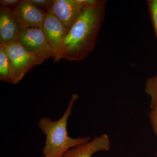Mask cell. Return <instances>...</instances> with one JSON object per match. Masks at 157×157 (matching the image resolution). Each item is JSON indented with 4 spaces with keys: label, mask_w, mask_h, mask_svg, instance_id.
I'll return each mask as SVG.
<instances>
[{
    "label": "cell",
    "mask_w": 157,
    "mask_h": 157,
    "mask_svg": "<svg viewBox=\"0 0 157 157\" xmlns=\"http://www.w3.org/2000/svg\"><path fill=\"white\" fill-rule=\"evenodd\" d=\"M79 98L77 94H73L64 113L58 120L52 121L46 117L39 121V129L46 137L45 147L42 150V157H63L70 149L91 140L89 137L73 138L68 135V119L72 113L74 103Z\"/></svg>",
    "instance_id": "obj_2"
},
{
    "label": "cell",
    "mask_w": 157,
    "mask_h": 157,
    "mask_svg": "<svg viewBox=\"0 0 157 157\" xmlns=\"http://www.w3.org/2000/svg\"><path fill=\"white\" fill-rule=\"evenodd\" d=\"M16 41L36 55L42 63L49 58L55 59V53L45 39L42 29L22 28Z\"/></svg>",
    "instance_id": "obj_4"
},
{
    "label": "cell",
    "mask_w": 157,
    "mask_h": 157,
    "mask_svg": "<svg viewBox=\"0 0 157 157\" xmlns=\"http://www.w3.org/2000/svg\"><path fill=\"white\" fill-rule=\"evenodd\" d=\"M20 1L21 0H1V7L13 10L18 6Z\"/></svg>",
    "instance_id": "obj_15"
},
{
    "label": "cell",
    "mask_w": 157,
    "mask_h": 157,
    "mask_svg": "<svg viewBox=\"0 0 157 157\" xmlns=\"http://www.w3.org/2000/svg\"><path fill=\"white\" fill-rule=\"evenodd\" d=\"M150 121L157 137V106L152 108L149 114Z\"/></svg>",
    "instance_id": "obj_14"
},
{
    "label": "cell",
    "mask_w": 157,
    "mask_h": 157,
    "mask_svg": "<svg viewBox=\"0 0 157 157\" xmlns=\"http://www.w3.org/2000/svg\"><path fill=\"white\" fill-rule=\"evenodd\" d=\"M21 28L42 29V25L48 12L37 8L29 0H21L18 6L13 9Z\"/></svg>",
    "instance_id": "obj_7"
},
{
    "label": "cell",
    "mask_w": 157,
    "mask_h": 157,
    "mask_svg": "<svg viewBox=\"0 0 157 157\" xmlns=\"http://www.w3.org/2000/svg\"><path fill=\"white\" fill-rule=\"evenodd\" d=\"M93 0H53L51 11L65 26L70 29L86 7Z\"/></svg>",
    "instance_id": "obj_6"
},
{
    "label": "cell",
    "mask_w": 157,
    "mask_h": 157,
    "mask_svg": "<svg viewBox=\"0 0 157 157\" xmlns=\"http://www.w3.org/2000/svg\"><path fill=\"white\" fill-rule=\"evenodd\" d=\"M106 3V1L93 0L86 7L64 40L62 59L79 61L92 51L104 21Z\"/></svg>",
    "instance_id": "obj_1"
},
{
    "label": "cell",
    "mask_w": 157,
    "mask_h": 157,
    "mask_svg": "<svg viewBox=\"0 0 157 157\" xmlns=\"http://www.w3.org/2000/svg\"><path fill=\"white\" fill-rule=\"evenodd\" d=\"M145 90L151 98V109L157 106V76L147 79L145 86Z\"/></svg>",
    "instance_id": "obj_11"
},
{
    "label": "cell",
    "mask_w": 157,
    "mask_h": 157,
    "mask_svg": "<svg viewBox=\"0 0 157 157\" xmlns=\"http://www.w3.org/2000/svg\"><path fill=\"white\" fill-rule=\"evenodd\" d=\"M21 29L13 10L0 7V45L15 42Z\"/></svg>",
    "instance_id": "obj_8"
},
{
    "label": "cell",
    "mask_w": 157,
    "mask_h": 157,
    "mask_svg": "<svg viewBox=\"0 0 157 157\" xmlns=\"http://www.w3.org/2000/svg\"><path fill=\"white\" fill-rule=\"evenodd\" d=\"M149 7L152 20L157 36V0L150 2Z\"/></svg>",
    "instance_id": "obj_13"
},
{
    "label": "cell",
    "mask_w": 157,
    "mask_h": 157,
    "mask_svg": "<svg viewBox=\"0 0 157 157\" xmlns=\"http://www.w3.org/2000/svg\"><path fill=\"white\" fill-rule=\"evenodd\" d=\"M156 154L157 157V151L156 152Z\"/></svg>",
    "instance_id": "obj_16"
},
{
    "label": "cell",
    "mask_w": 157,
    "mask_h": 157,
    "mask_svg": "<svg viewBox=\"0 0 157 157\" xmlns=\"http://www.w3.org/2000/svg\"><path fill=\"white\" fill-rule=\"evenodd\" d=\"M42 29L47 42L56 55L54 62H59L61 57L62 46L64 40L70 29L65 26L51 12L46 15L42 25Z\"/></svg>",
    "instance_id": "obj_5"
},
{
    "label": "cell",
    "mask_w": 157,
    "mask_h": 157,
    "mask_svg": "<svg viewBox=\"0 0 157 157\" xmlns=\"http://www.w3.org/2000/svg\"><path fill=\"white\" fill-rule=\"evenodd\" d=\"M29 2L37 8L45 9L47 12L50 11L53 0H29ZM42 10V9H41Z\"/></svg>",
    "instance_id": "obj_12"
},
{
    "label": "cell",
    "mask_w": 157,
    "mask_h": 157,
    "mask_svg": "<svg viewBox=\"0 0 157 157\" xmlns=\"http://www.w3.org/2000/svg\"><path fill=\"white\" fill-rule=\"evenodd\" d=\"M110 146L109 136L103 134L94 137L86 143L70 149L63 157H92L98 151L109 150Z\"/></svg>",
    "instance_id": "obj_9"
},
{
    "label": "cell",
    "mask_w": 157,
    "mask_h": 157,
    "mask_svg": "<svg viewBox=\"0 0 157 157\" xmlns=\"http://www.w3.org/2000/svg\"><path fill=\"white\" fill-rule=\"evenodd\" d=\"M0 80L11 82V65L5 45H0Z\"/></svg>",
    "instance_id": "obj_10"
},
{
    "label": "cell",
    "mask_w": 157,
    "mask_h": 157,
    "mask_svg": "<svg viewBox=\"0 0 157 157\" xmlns=\"http://www.w3.org/2000/svg\"><path fill=\"white\" fill-rule=\"evenodd\" d=\"M5 45L11 65V83L13 84L18 83L31 69L42 63L36 55L16 41Z\"/></svg>",
    "instance_id": "obj_3"
}]
</instances>
